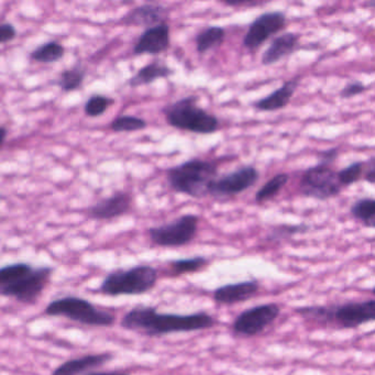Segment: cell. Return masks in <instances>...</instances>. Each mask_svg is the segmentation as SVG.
<instances>
[{
  "label": "cell",
  "mask_w": 375,
  "mask_h": 375,
  "mask_svg": "<svg viewBox=\"0 0 375 375\" xmlns=\"http://www.w3.org/2000/svg\"><path fill=\"white\" fill-rule=\"evenodd\" d=\"M226 30L222 26H211L199 32L196 37V49L199 54H205L224 43Z\"/></svg>",
  "instance_id": "obj_21"
},
{
  "label": "cell",
  "mask_w": 375,
  "mask_h": 375,
  "mask_svg": "<svg viewBox=\"0 0 375 375\" xmlns=\"http://www.w3.org/2000/svg\"><path fill=\"white\" fill-rule=\"evenodd\" d=\"M281 315V307L275 303H268L243 310L232 323L235 334L254 337L262 334Z\"/></svg>",
  "instance_id": "obj_10"
},
{
  "label": "cell",
  "mask_w": 375,
  "mask_h": 375,
  "mask_svg": "<svg viewBox=\"0 0 375 375\" xmlns=\"http://www.w3.org/2000/svg\"><path fill=\"white\" fill-rule=\"evenodd\" d=\"M295 313L309 323L338 329H355L375 319V300L346 302L338 305L304 306Z\"/></svg>",
  "instance_id": "obj_3"
},
{
  "label": "cell",
  "mask_w": 375,
  "mask_h": 375,
  "mask_svg": "<svg viewBox=\"0 0 375 375\" xmlns=\"http://www.w3.org/2000/svg\"><path fill=\"white\" fill-rule=\"evenodd\" d=\"M158 280L157 268L141 264L110 272L102 280L98 291L105 296H139L152 291Z\"/></svg>",
  "instance_id": "obj_5"
},
{
  "label": "cell",
  "mask_w": 375,
  "mask_h": 375,
  "mask_svg": "<svg viewBox=\"0 0 375 375\" xmlns=\"http://www.w3.org/2000/svg\"><path fill=\"white\" fill-rule=\"evenodd\" d=\"M114 359L112 353H93L83 357L70 359L59 365L52 372V375H85L91 371L102 367Z\"/></svg>",
  "instance_id": "obj_17"
},
{
  "label": "cell",
  "mask_w": 375,
  "mask_h": 375,
  "mask_svg": "<svg viewBox=\"0 0 375 375\" xmlns=\"http://www.w3.org/2000/svg\"><path fill=\"white\" fill-rule=\"evenodd\" d=\"M66 54V49L56 41H49L34 49L30 54V60L33 62L52 64L63 59Z\"/></svg>",
  "instance_id": "obj_22"
},
{
  "label": "cell",
  "mask_w": 375,
  "mask_h": 375,
  "mask_svg": "<svg viewBox=\"0 0 375 375\" xmlns=\"http://www.w3.org/2000/svg\"><path fill=\"white\" fill-rule=\"evenodd\" d=\"M85 76H86V70L81 64H76L73 68L63 70L59 76L56 85L66 93L75 91L83 86Z\"/></svg>",
  "instance_id": "obj_23"
},
{
  "label": "cell",
  "mask_w": 375,
  "mask_h": 375,
  "mask_svg": "<svg viewBox=\"0 0 375 375\" xmlns=\"http://www.w3.org/2000/svg\"><path fill=\"white\" fill-rule=\"evenodd\" d=\"M85 375H130L121 371H107V372H89Z\"/></svg>",
  "instance_id": "obj_36"
},
{
  "label": "cell",
  "mask_w": 375,
  "mask_h": 375,
  "mask_svg": "<svg viewBox=\"0 0 375 375\" xmlns=\"http://www.w3.org/2000/svg\"><path fill=\"white\" fill-rule=\"evenodd\" d=\"M169 9L159 3H146L129 11L121 19L125 26H151L167 24Z\"/></svg>",
  "instance_id": "obj_16"
},
{
  "label": "cell",
  "mask_w": 375,
  "mask_h": 375,
  "mask_svg": "<svg viewBox=\"0 0 375 375\" xmlns=\"http://www.w3.org/2000/svg\"><path fill=\"white\" fill-rule=\"evenodd\" d=\"M17 37V30L11 24H0V45L8 43Z\"/></svg>",
  "instance_id": "obj_32"
},
{
  "label": "cell",
  "mask_w": 375,
  "mask_h": 375,
  "mask_svg": "<svg viewBox=\"0 0 375 375\" xmlns=\"http://www.w3.org/2000/svg\"><path fill=\"white\" fill-rule=\"evenodd\" d=\"M217 175L216 162L197 158L167 169V180L171 188L176 193L193 198L206 197Z\"/></svg>",
  "instance_id": "obj_4"
},
{
  "label": "cell",
  "mask_w": 375,
  "mask_h": 375,
  "mask_svg": "<svg viewBox=\"0 0 375 375\" xmlns=\"http://www.w3.org/2000/svg\"><path fill=\"white\" fill-rule=\"evenodd\" d=\"M260 172L252 165L240 167L229 174L216 178L211 183L208 195L215 197H229L238 195L256 185Z\"/></svg>",
  "instance_id": "obj_11"
},
{
  "label": "cell",
  "mask_w": 375,
  "mask_h": 375,
  "mask_svg": "<svg viewBox=\"0 0 375 375\" xmlns=\"http://www.w3.org/2000/svg\"><path fill=\"white\" fill-rule=\"evenodd\" d=\"M365 169L363 162H355L337 172V178L342 186H350L361 178Z\"/></svg>",
  "instance_id": "obj_30"
},
{
  "label": "cell",
  "mask_w": 375,
  "mask_h": 375,
  "mask_svg": "<svg viewBox=\"0 0 375 375\" xmlns=\"http://www.w3.org/2000/svg\"><path fill=\"white\" fill-rule=\"evenodd\" d=\"M367 89V87L365 86L362 82L351 81L346 84V86L342 89L339 96L344 99L352 98V97L363 94Z\"/></svg>",
  "instance_id": "obj_31"
},
{
  "label": "cell",
  "mask_w": 375,
  "mask_h": 375,
  "mask_svg": "<svg viewBox=\"0 0 375 375\" xmlns=\"http://www.w3.org/2000/svg\"><path fill=\"white\" fill-rule=\"evenodd\" d=\"M289 181V175L286 173H280V174L275 175L271 180L266 182L260 190L257 192L256 199L257 203L263 204L266 201H270L272 198L279 195L284 186L286 185L287 182Z\"/></svg>",
  "instance_id": "obj_26"
},
{
  "label": "cell",
  "mask_w": 375,
  "mask_h": 375,
  "mask_svg": "<svg viewBox=\"0 0 375 375\" xmlns=\"http://www.w3.org/2000/svg\"><path fill=\"white\" fill-rule=\"evenodd\" d=\"M0 201H1V195H0Z\"/></svg>",
  "instance_id": "obj_38"
},
{
  "label": "cell",
  "mask_w": 375,
  "mask_h": 375,
  "mask_svg": "<svg viewBox=\"0 0 375 375\" xmlns=\"http://www.w3.org/2000/svg\"><path fill=\"white\" fill-rule=\"evenodd\" d=\"M286 24V16L282 11L262 13L249 26L243 38V47L247 49H259L272 36L285 29Z\"/></svg>",
  "instance_id": "obj_12"
},
{
  "label": "cell",
  "mask_w": 375,
  "mask_h": 375,
  "mask_svg": "<svg viewBox=\"0 0 375 375\" xmlns=\"http://www.w3.org/2000/svg\"><path fill=\"white\" fill-rule=\"evenodd\" d=\"M260 287V282L258 280H249L239 283L222 285L215 289L213 298L218 305H236L257 296Z\"/></svg>",
  "instance_id": "obj_13"
},
{
  "label": "cell",
  "mask_w": 375,
  "mask_h": 375,
  "mask_svg": "<svg viewBox=\"0 0 375 375\" xmlns=\"http://www.w3.org/2000/svg\"><path fill=\"white\" fill-rule=\"evenodd\" d=\"M213 316L204 312L190 315L160 314L154 306L138 305L131 308L121 319V327L148 337H161L180 332L206 330L216 326Z\"/></svg>",
  "instance_id": "obj_1"
},
{
  "label": "cell",
  "mask_w": 375,
  "mask_h": 375,
  "mask_svg": "<svg viewBox=\"0 0 375 375\" xmlns=\"http://www.w3.org/2000/svg\"><path fill=\"white\" fill-rule=\"evenodd\" d=\"M174 74V70L167 66L165 63L161 61H153L148 66H144L137 72L136 75H133L128 81L130 87L144 86L150 85L153 82L159 79H167Z\"/></svg>",
  "instance_id": "obj_20"
},
{
  "label": "cell",
  "mask_w": 375,
  "mask_h": 375,
  "mask_svg": "<svg viewBox=\"0 0 375 375\" xmlns=\"http://www.w3.org/2000/svg\"><path fill=\"white\" fill-rule=\"evenodd\" d=\"M309 226L306 224H279V226L272 228L266 239L270 243H280V241L289 239L294 236L306 234V232L309 231Z\"/></svg>",
  "instance_id": "obj_27"
},
{
  "label": "cell",
  "mask_w": 375,
  "mask_h": 375,
  "mask_svg": "<svg viewBox=\"0 0 375 375\" xmlns=\"http://www.w3.org/2000/svg\"><path fill=\"white\" fill-rule=\"evenodd\" d=\"M339 155L338 148H331L325 151L319 152L318 158H319V163L323 165H330L331 163H334L336 161L337 158Z\"/></svg>",
  "instance_id": "obj_33"
},
{
  "label": "cell",
  "mask_w": 375,
  "mask_h": 375,
  "mask_svg": "<svg viewBox=\"0 0 375 375\" xmlns=\"http://www.w3.org/2000/svg\"><path fill=\"white\" fill-rule=\"evenodd\" d=\"M114 99L105 95H93L87 99L84 106V112L86 116L91 118H97L104 115L107 112L108 108L114 104Z\"/></svg>",
  "instance_id": "obj_29"
},
{
  "label": "cell",
  "mask_w": 375,
  "mask_h": 375,
  "mask_svg": "<svg viewBox=\"0 0 375 375\" xmlns=\"http://www.w3.org/2000/svg\"><path fill=\"white\" fill-rule=\"evenodd\" d=\"M224 5L230 6V7H245V6H258L261 5V3H259V1H236V0H234V1H229V0H227V1H224Z\"/></svg>",
  "instance_id": "obj_35"
},
{
  "label": "cell",
  "mask_w": 375,
  "mask_h": 375,
  "mask_svg": "<svg viewBox=\"0 0 375 375\" xmlns=\"http://www.w3.org/2000/svg\"><path fill=\"white\" fill-rule=\"evenodd\" d=\"M132 197L125 192L114 194L110 197L105 198L95 204L89 209V216L96 220H112L123 216L130 211Z\"/></svg>",
  "instance_id": "obj_15"
},
{
  "label": "cell",
  "mask_w": 375,
  "mask_h": 375,
  "mask_svg": "<svg viewBox=\"0 0 375 375\" xmlns=\"http://www.w3.org/2000/svg\"><path fill=\"white\" fill-rule=\"evenodd\" d=\"M300 39V34L293 33V32H287L275 38L261 58L262 66H274L282 59L286 58L294 53L295 49L298 47Z\"/></svg>",
  "instance_id": "obj_19"
},
{
  "label": "cell",
  "mask_w": 375,
  "mask_h": 375,
  "mask_svg": "<svg viewBox=\"0 0 375 375\" xmlns=\"http://www.w3.org/2000/svg\"><path fill=\"white\" fill-rule=\"evenodd\" d=\"M198 96H186L163 108L167 125L178 130L213 135L219 129L218 118L197 106Z\"/></svg>",
  "instance_id": "obj_6"
},
{
  "label": "cell",
  "mask_w": 375,
  "mask_h": 375,
  "mask_svg": "<svg viewBox=\"0 0 375 375\" xmlns=\"http://www.w3.org/2000/svg\"><path fill=\"white\" fill-rule=\"evenodd\" d=\"M169 26L167 24L146 28L133 47L135 55H159L169 49Z\"/></svg>",
  "instance_id": "obj_14"
},
{
  "label": "cell",
  "mask_w": 375,
  "mask_h": 375,
  "mask_svg": "<svg viewBox=\"0 0 375 375\" xmlns=\"http://www.w3.org/2000/svg\"><path fill=\"white\" fill-rule=\"evenodd\" d=\"M300 83V76H295L292 79L285 82L280 89L264 98L259 99L253 104V107L259 112H277L284 109L294 96L295 91Z\"/></svg>",
  "instance_id": "obj_18"
},
{
  "label": "cell",
  "mask_w": 375,
  "mask_h": 375,
  "mask_svg": "<svg viewBox=\"0 0 375 375\" xmlns=\"http://www.w3.org/2000/svg\"><path fill=\"white\" fill-rule=\"evenodd\" d=\"M148 127L146 120L136 116H120L110 125V129L115 132H133L144 130Z\"/></svg>",
  "instance_id": "obj_28"
},
{
  "label": "cell",
  "mask_w": 375,
  "mask_h": 375,
  "mask_svg": "<svg viewBox=\"0 0 375 375\" xmlns=\"http://www.w3.org/2000/svg\"><path fill=\"white\" fill-rule=\"evenodd\" d=\"M45 314L51 317H64L72 321L91 327H112L116 316L96 307L89 300L77 296L61 297L47 304Z\"/></svg>",
  "instance_id": "obj_7"
},
{
  "label": "cell",
  "mask_w": 375,
  "mask_h": 375,
  "mask_svg": "<svg viewBox=\"0 0 375 375\" xmlns=\"http://www.w3.org/2000/svg\"><path fill=\"white\" fill-rule=\"evenodd\" d=\"M7 135H8V131H7V129H6L5 127H1V125H0V148L3 146V144H5Z\"/></svg>",
  "instance_id": "obj_37"
},
{
  "label": "cell",
  "mask_w": 375,
  "mask_h": 375,
  "mask_svg": "<svg viewBox=\"0 0 375 375\" xmlns=\"http://www.w3.org/2000/svg\"><path fill=\"white\" fill-rule=\"evenodd\" d=\"M169 268L172 270L174 277H180L184 274H193L203 271L209 264L206 257H193V258L178 259L169 261Z\"/></svg>",
  "instance_id": "obj_24"
},
{
  "label": "cell",
  "mask_w": 375,
  "mask_h": 375,
  "mask_svg": "<svg viewBox=\"0 0 375 375\" xmlns=\"http://www.w3.org/2000/svg\"><path fill=\"white\" fill-rule=\"evenodd\" d=\"M342 190V186L337 178V172L328 165L321 163L306 169L300 178V194L317 201H327L336 197Z\"/></svg>",
  "instance_id": "obj_9"
},
{
  "label": "cell",
  "mask_w": 375,
  "mask_h": 375,
  "mask_svg": "<svg viewBox=\"0 0 375 375\" xmlns=\"http://www.w3.org/2000/svg\"><path fill=\"white\" fill-rule=\"evenodd\" d=\"M374 158H371L370 162H369V167H367V172H365V180L370 184H374L375 182V164Z\"/></svg>",
  "instance_id": "obj_34"
},
{
  "label": "cell",
  "mask_w": 375,
  "mask_h": 375,
  "mask_svg": "<svg viewBox=\"0 0 375 375\" xmlns=\"http://www.w3.org/2000/svg\"><path fill=\"white\" fill-rule=\"evenodd\" d=\"M53 268L32 266L26 262L0 268V296L10 297L24 305H33L45 292Z\"/></svg>",
  "instance_id": "obj_2"
},
{
  "label": "cell",
  "mask_w": 375,
  "mask_h": 375,
  "mask_svg": "<svg viewBox=\"0 0 375 375\" xmlns=\"http://www.w3.org/2000/svg\"><path fill=\"white\" fill-rule=\"evenodd\" d=\"M199 217L193 214L183 215L169 224L148 228L151 243L158 247H180L188 245L197 235Z\"/></svg>",
  "instance_id": "obj_8"
},
{
  "label": "cell",
  "mask_w": 375,
  "mask_h": 375,
  "mask_svg": "<svg viewBox=\"0 0 375 375\" xmlns=\"http://www.w3.org/2000/svg\"><path fill=\"white\" fill-rule=\"evenodd\" d=\"M353 218L359 220L367 228L375 226V201L373 198H361L355 201L350 208Z\"/></svg>",
  "instance_id": "obj_25"
}]
</instances>
